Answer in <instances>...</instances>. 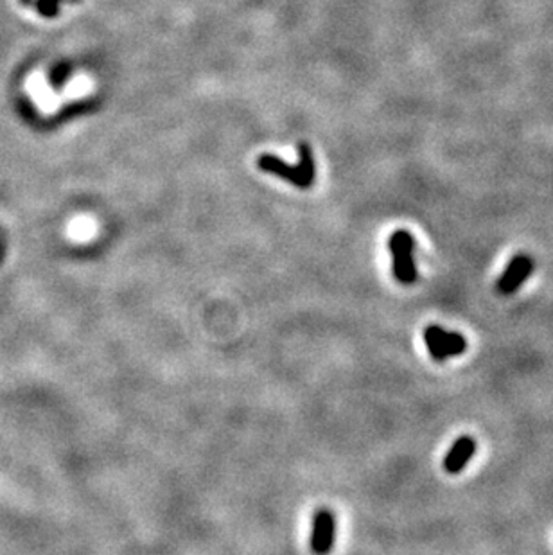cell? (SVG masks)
Instances as JSON below:
<instances>
[{
    "mask_svg": "<svg viewBox=\"0 0 553 555\" xmlns=\"http://www.w3.org/2000/svg\"><path fill=\"white\" fill-rule=\"evenodd\" d=\"M440 331L442 328L440 325H437V323L428 325L424 331V342H426V347H428V353H430V356L433 358L435 361H438V363L447 360V356L444 354V349H442Z\"/></svg>",
    "mask_w": 553,
    "mask_h": 555,
    "instance_id": "cell-7",
    "label": "cell"
},
{
    "mask_svg": "<svg viewBox=\"0 0 553 555\" xmlns=\"http://www.w3.org/2000/svg\"><path fill=\"white\" fill-rule=\"evenodd\" d=\"M336 539V518L329 509H318L313 516V532H311V550L316 555H327Z\"/></svg>",
    "mask_w": 553,
    "mask_h": 555,
    "instance_id": "cell-3",
    "label": "cell"
},
{
    "mask_svg": "<svg viewBox=\"0 0 553 555\" xmlns=\"http://www.w3.org/2000/svg\"><path fill=\"white\" fill-rule=\"evenodd\" d=\"M536 262L528 253H517L512 261L508 262V266L505 268V272L501 274V277L498 279V291L501 295H512L523 286L526 279L532 275Z\"/></svg>",
    "mask_w": 553,
    "mask_h": 555,
    "instance_id": "cell-4",
    "label": "cell"
},
{
    "mask_svg": "<svg viewBox=\"0 0 553 555\" xmlns=\"http://www.w3.org/2000/svg\"><path fill=\"white\" fill-rule=\"evenodd\" d=\"M440 342H442V349H444V354H446L447 358L460 356V354H463L467 351L465 336L460 335V332L446 331V329L442 328Z\"/></svg>",
    "mask_w": 553,
    "mask_h": 555,
    "instance_id": "cell-6",
    "label": "cell"
},
{
    "mask_svg": "<svg viewBox=\"0 0 553 555\" xmlns=\"http://www.w3.org/2000/svg\"><path fill=\"white\" fill-rule=\"evenodd\" d=\"M63 2H79V0H20L22 6L34 8L41 17L54 18L59 15V6Z\"/></svg>",
    "mask_w": 553,
    "mask_h": 555,
    "instance_id": "cell-8",
    "label": "cell"
},
{
    "mask_svg": "<svg viewBox=\"0 0 553 555\" xmlns=\"http://www.w3.org/2000/svg\"><path fill=\"white\" fill-rule=\"evenodd\" d=\"M388 250L392 253L393 277L400 284L412 286L413 282L419 279L417 266H415V259H413L415 237L408 230H396L388 239Z\"/></svg>",
    "mask_w": 553,
    "mask_h": 555,
    "instance_id": "cell-2",
    "label": "cell"
},
{
    "mask_svg": "<svg viewBox=\"0 0 553 555\" xmlns=\"http://www.w3.org/2000/svg\"><path fill=\"white\" fill-rule=\"evenodd\" d=\"M257 167L260 171H265V173L275 174V176L286 180V182L298 187V189H309L314 183V178H316L313 151H311L309 144H306V142L298 144L297 166H289L282 158L275 157L272 153H265L257 158Z\"/></svg>",
    "mask_w": 553,
    "mask_h": 555,
    "instance_id": "cell-1",
    "label": "cell"
},
{
    "mask_svg": "<svg viewBox=\"0 0 553 555\" xmlns=\"http://www.w3.org/2000/svg\"><path fill=\"white\" fill-rule=\"evenodd\" d=\"M476 440L469 435H462L454 440L451 449L447 451V455L444 456V471L447 475H460L463 469L467 468V464L471 462V458L476 453Z\"/></svg>",
    "mask_w": 553,
    "mask_h": 555,
    "instance_id": "cell-5",
    "label": "cell"
}]
</instances>
